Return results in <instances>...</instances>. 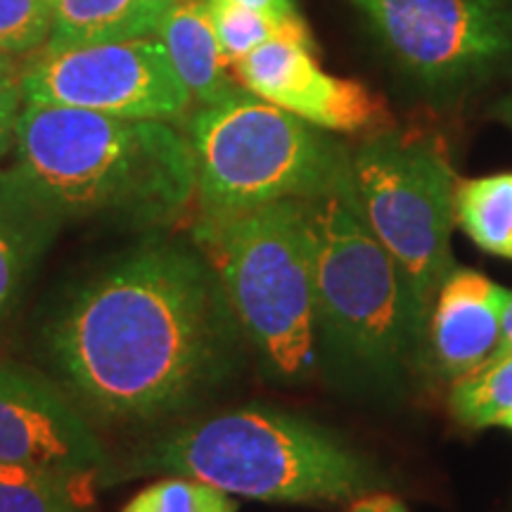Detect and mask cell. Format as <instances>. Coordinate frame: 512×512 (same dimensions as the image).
Segmentation results:
<instances>
[{"mask_svg": "<svg viewBox=\"0 0 512 512\" xmlns=\"http://www.w3.org/2000/svg\"><path fill=\"white\" fill-rule=\"evenodd\" d=\"M316 325L342 368L396 384L427 339V318L401 268L358 211L354 188L311 202Z\"/></svg>", "mask_w": 512, "mask_h": 512, "instance_id": "obj_6", "label": "cell"}, {"mask_svg": "<svg viewBox=\"0 0 512 512\" xmlns=\"http://www.w3.org/2000/svg\"><path fill=\"white\" fill-rule=\"evenodd\" d=\"M238 3L247 5V8L266 12V15L273 17H283V19H292V17H302L294 8V0H238Z\"/></svg>", "mask_w": 512, "mask_h": 512, "instance_id": "obj_24", "label": "cell"}, {"mask_svg": "<svg viewBox=\"0 0 512 512\" xmlns=\"http://www.w3.org/2000/svg\"><path fill=\"white\" fill-rule=\"evenodd\" d=\"M185 138L195 162V226L354 188L342 140L249 91L197 107Z\"/></svg>", "mask_w": 512, "mask_h": 512, "instance_id": "obj_4", "label": "cell"}, {"mask_svg": "<svg viewBox=\"0 0 512 512\" xmlns=\"http://www.w3.org/2000/svg\"><path fill=\"white\" fill-rule=\"evenodd\" d=\"M309 43L273 38L233 64L245 91L330 133L382 131L389 112L361 81L332 76L320 67Z\"/></svg>", "mask_w": 512, "mask_h": 512, "instance_id": "obj_11", "label": "cell"}, {"mask_svg": "<svg viewBox=\"0 0 512 512\" xmlns=\"http://www.w3.org/2000/svg\"><path fill=\"white\" fill-rule=\"evenodd\" d=\"M456 223L486 254L512 259V171L458 183Z\"/></svg>", "mask_w": 512, "mask_h": 512, "instance_id": "obj_16", "label": "cell"}, {"mask_svg": "<svg viewBox=\"0 0 512 512\" xmlns=\"http://www.w3.org/2000/svg\"><path fill=\"white\" fill-rule=\"evenodd\" d=\"M491 117L501 121L503 126H508L512 131V91L508 95H503V98L491 107Z\"/></svg>", "mask_w": 512, "mask_h": 512, "instance_id": "obj_26", "label": "cell"}, {"mask_svg": "<svg viewBox=\"0 0 512 512\" xmlns=\"http://www.w3.org/2000/svg\"><path fill=\"white\" fill-rule=\"evenodd\" d=\"M67 219L46 190L15 164L0 169V323L24 294Z\"/></svg>", "mask_w": 512, "mask_h": 512, "instance_id": "obj_13", "label": "cell"}, {"mask_svg": "<svg viewBox=\"0 0 512 512\" xmlns=\"http://www.w3.org/2000/svg\"><path fill=\"white\" fill-rule=\"evenodd\" d=\"M363 221L399 264L422 316L453 271L458 178L439 138L382 128L351 152Z\"/></svg>", "mask_w": 512, "mask_h": 512, "instance_id": "obj_7", "label": "cell"}, {"mask_svg": "<svg viewBox=\"0 0 512 512\" xmlns=\"http://www.w3.org/2000/svg\"><path fill=\"white\" fill-rule=\"evenodd\" d=\"M138 470L266 503H342L377 486L373 467L342 439L271 408H240L169 432L138 458Z\"/></svg>", "mask_w": 512, "mask_h": 512, "instance_id": "obj_3", "label": "cell"}, {"mask_svg": "<svg viewBox=\"0 0 512 512\" xmlns=\"http://www.w3.org/2000/svg\"><path fill=\"white\" fill-rule=\"evenodd\" d=\"M347 512H408L399 498L389 494H363L351 501Z\"/></svg>", "mask_w": 512, "mask_h": 512, "instance_id": "obj_23", "label": "cell"}, {"mask_svg": "<svg viewBox=\"0 0 512 512\" xmlns=\"http://www.w3.org/2000/svg\"><path fill=\"white\" fill-rule=\"evenodd\" d=\"M166 5L169 0H50V34L41 50L157 36Z\"/></svg>", "mask_w": 512, "mask_h": 512, "instance_id": "obj_15", "label": "cell"}, {"mask_svg": "<svg viewBox=\"0 0 512 512\" xmlns=\"http://www.w3.org/2000/svg\"><path fill=\"white\" fill-rule=\"evenodd\" d=\"M192 238L268 370L285 380L309 375L318 339L311 202L280 200L192 226Z\"/></svg>", "mask_w": 512, "mask_h": 512, "instance_id": "obj_5", "label": "cell"}, {"mask_svg": "<svg viewBox=\"0 0 512 512\" xmlns=\"http://www.w3.org/2000/svg\"><path fill=\"white\" fill-rule=\"evenodd\" d=\"M512 354V299L505 306V313H503V323H501V337H498V344L494 349V354H491L486 361H491V358H503V356H510Z\"/></svg>", "mask_w": 512, "mask_h": 512, "instance_id": "obj_25", "label": "cell"}, {"mask_svg": "<svg viewBox=\"0 0 512 512\" xmlns=\"http://www.w3.org/2000/svg\"><path fill=\"white\" fill-rule=\"evenodd\" d=\"M207 10L216 38H219L221 53L230 67L273 38H297V41L313 46L302 17H273L247 8L238 0H207Z\"/></svg>", "mask_w": 512, "mask_h": 512, "instance_id": "obj_17", "label": "cell"}, {"mask_svg": "<svg viewBox=\"0 0 512 512\" xmlns=\"http://www.w3.org/2000/svg\"><path fill=\"white\" fill-rule=\"evenodd\" d=\"M50 0H0V55L22 57L46 46Z\"/></svg>", "mask_w": 512, "mask_h": 512, "instance_id": "obj_21", "label": "cell"}, {"mask_svg": "<svg viewBox=\"0 0 512 512\" xmlns=\"http://www.w3.org/2000/svg\"><path fill=\"white\" fill-rule=\"evenodd\" d=\"M15 157L67 221L157 230L195 200L190 143L169 121L24 105Z\"/></svg>", "mask_w": 512, "mask_h": 512, "instance_id": "obj_2", "label": "cell"}, {"mask_svg": "<svg viewBox=\"0 0 512 512\" xmlns=\"http://www.w3.org/2000/svg\"><path fill=\"white\" fill-rule=\"evenodd\" d=\"M119 512H238V503L200 479L169 475L138 491Z\"/></svg>", "mask_w": 512, "mask_h": 512, "instance_id": "obj_20", "label": "cell"}, {"mask_svg": "<svg viewBox=\"0 0 512 512\" xmlns=\"http://www.w3.org/2000/svg\"><path fill=\"white\" fill-rule=\"evenodd\" d=\"M494 425L505 427V430H512V408H508V411H503L501 415H498Z\"/></svg>", "mask_w": 512, "mask_h": 512, "instance_id": "obj_27", "label": "cell"}, {"mask_svg": "<svg viewBox=\"0 0 512 512\" xmlns=\"http://www.w3.org/2000/svg\"><path fill=\"white\" fill-rule=\"evenodd\" d=\"M512 292L486 275L453 266L434 297L427 337L434 366L458 380L494 354Z\"/></svg>", "mask_w": 512, "mask_h": 512, "instance_id": "obj_12", "label": "cell"}, {"mask_svg": "<svg viewBox=\"0 0 512 512\" xmlns=\"http://www.w3.org/2000/svg\"><path fill=\"white\" fill-rule=\"evenodd\" d=\"M422 86L456 91L512 64V0H347Z\"/></svg>", "mask_w": 512, "mask_h": 512, "instance_id": "obj_8", "label": "cell"}, {"mask_svg": "<svg viewBox=\"0 0 512 512\" xmlns=\"http://www.w3.org/2000/svg\"><path fill=\"white\" fill-rule=\"evenodd\" d=\"M79 486L43 470L0 465V512H83Z\"/></svg>", "mask_w": 512, "mask_h": 512, "instance_id": "obj_19", "label": "cell"}, {"mask_svg": "<svg viewBox=\"0 0 512 512\" xmlns=\"http://www.w3.org/2000/svg\"><path fill=\"white\" fill-rule=\"evenodd\" d=\"M235 320L200 249L147 240L76 287L46 328L55 373L88 411L147 420L226 375Z\"/></svg>", "mask_w": 512, "mask_h": 512, "instance_id": "obj_1", "label": "cell"}, {"mask_svg": "<svg viewBox=\"0 0 512 512\" xmlns=\"http://www.w3.org/2000/svg\"><path fill=\"white\" fill-rule=\"evenodd\" d=\"M451 411L463 425L489 427L512 408V354L491 358L453 380Z\"/></svg>", "mask_w": 512, "mask_h": 512, "instance_id": "obj_18", "label": "cell"}, {"mask_svg": "<svg viewBox=\"0 0 512 512\" xmlns=\"http://www.w3.org/2000/svg\"><path fill=\"white\" fill-rule=\"evenodd\" d=\"M105 463L98 434L55 382L0 361V465L31 467L81 484Z\"/></svg>", "mask_w": 512, "mask_h": 512, "instance_id": "obj_10", "label": "cell"}, {"mask_svg": "<svg viewBox=\"0 0 512 512\" xmlns=\"http://www.w3.org/2000/svg\"><path fill=\"white\" fill-rule=\"evenodd\" d=\"M24 105L72 107L121 119L181 121L190 93L157 36L38 50L22 64Z\"/></svg>", "mask_w": 512, "mask_h": 512, "instance_id": "obj_9", "label": "cell"}, {"mask_svg": "<svg viewBox=\"0 0 512 512\" xmlns=\"http://www.w3.org/2000/svg\"><path fill=\"white\" fill-rule=\"evenodd\" d=\"M157 38L197 107L216 105L245 91L221 53L207 0H169Z\"/></svg>", "mask_w": 512, "mask_h": 512, "instance_id": "obj_14", "label": "cell"}, {"mask_svg": "<svg viewBox=\"0 0 512 512\" xmlns=\"http://www.w3.org/2000/svg\"><path fill=\"white\" fill-rule=\"evenodd\" d=\"M24 110L22 64L0 55V159L15 150L17 124Z\"/></svg>", "mask_w": 512, "mask_h": 512, "instance_id": "obj_22", "label": "cell"}]
</instances>
